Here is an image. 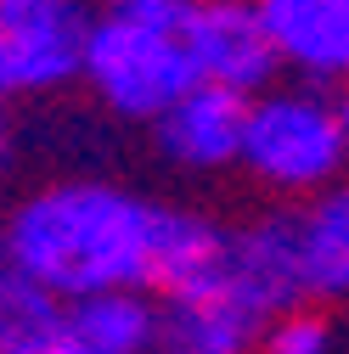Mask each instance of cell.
Returning <instances> with one entry per match:
<instances>
[{
	"instance_id": "obj_1",
	"label": "cell",
	"mask_w": 349,
	"mask_h": 354,
	"mask_svg": "<svg viewBox=\"0 0 349 354\" xmlns=\"http://www.w3.org/2000/svg\"><path fill=\"white\" fill-rule=\"evenodd\" d=\"M163 208L169 203L141 197L118 180H51L17 197L0 231L12 259L57 298H91L118 287L152 292Z\"/></svg>"
},
{
	"instance_id": "obj_2",
	"label": "cell",
	"mask_w": 349,
	"mask_h": 354,
	"mask_svg": "<svg viewBox=\"0 0 349 354\" xmlns=\"http://www.w3.org/2000/svg\"><path fill=\"white\" fill-rule=\"evenodd\" d=\"M237 169L276 203H304V197L338 186L349 174L343 91H321V84H304V79H276L271 91L248 96Z\"/></svg>"
},
{
	"instance_id": "obj_3",
	"label": "cell",
	"mask_w": 349,
	"mask_h": 354,
	"mask_svg": "<svg viewBox=\"0 0 349 354\" xmlns=\"http://www.w3.org/2000/svg\"><path fill=\"white\" fill-rule=\"evenodd\" d=\"M79 79L91 84V96L129 124H152L158 113H169L192 84L197 68L186 57L181 39V17H118V12H96L91 34H84V68Z\"/></svg>"
},
{
	"instance_id": "obj_4",
	"label": "cell",
	"mask_w": 349,
	"mask_h": 354,
	"mask_svg": "<svg viewBox=\"0 0 349 354\" xmlns=\"http://www.w3.org/2000/svg\"><path fill=\"white\" fill-rule=\"evenodd\" d=\"M91 6L84 0H0V51L12 96H51L79 79Z\"/></svg>"
},
{
	"instance_id": "obj_5",
	"label": "cell",
	"mask_w": 349,
	"mask_h": 354,
	"mask_svg": "<svg viewBox=\"0 0 349 354\" xmlns=\"http://www.w3.org/2000/svg\"><path fill=\"white\" fill-rule=\"evenodd\" d=\"M226 292H237L259 321H276L287 309L310 304L304 287V259H298V208L276 203L248 214L242 225H231V270H226Z\"/></svg>"
},
{
	"instance_id": "obj_6",
	"label": "cell",
	"mask_w": 349,
	"mask_h": 354,
	"mask_svg": "<svg viewBox=\"0 0 349 354\" xmlns=\"http://www.w3.org/2000/svg\"><path fill=\"white\" fill-rule=\"evenodd\" d=\"M181 39H186V57L197 68V84L259 96L282 79L276 46H271L265 23H259L253 0H237V6H203V0H192L181 12Z\"/></svg>"
},
{
	"instance_id": "obj_7",
	"label": "cell",
	"mask_w": 349,
	"mask_h": 354,
	"mask_svg": "<svg viewBox=\"0 0 349 354\" xmlns=\"http://www.w3.org/2000/svg\"><path fill=\"white\" fill-rule=\"evenodd\" d=\"M287 79L349 91V0H253Z\"/></svg>"
},
{
	"instance_id": "obj_8",
	"label": "cell",
	"mask_w": 349,
	"mask_h": 354,
	"mask_svg": "<svg viewBox=\"0 0 349 354\" xmlns=\"http://www.w3.org/2000/svg\"><path fill=\"white\" fill-rule=\"evenodd\" d=\"M242 124H248V96L220 91V84H192L169 113L152 118V141L174 169L220 174L237 169L242 158Z\"/></svg>"
},
{
	"instance_id": "obj_9",
	"label": "cell",
	"mask_w": 349,
	"mask_h": 354,
	"mask_svg": "<svg viewBox=\"0 0 349 354\" xmlns=\"http://www.w3.org/2000/svg\"><path fill=\"white\" fill-rule=\"evenodd\" d=\"M163 337V304L147 287H118L68 298L57 354H158Z\"/></svg>"
},
{
	"instance_id": "obj_10",
	"label": "cell",
	"mask_w": 349,
	"mask_h": 354,
	"mask_svg": "<svg viewBox=\"0 0 349 354\" xmlns=\"http://www.w3.org/2000/svg\"><path fill=\"white\" fill-rule=\"evenodd\" d=\"M231 270V225H220L214 214L197 208H163V236H158V270H152V292L163 304L181 298H208L226 287Z\"/></svg>"
},
{
	"instance_id": "obj_11",
	"label": "cell",
	"mask_w": 349,
	"mask_h": 354,
	"mask_svg": "<svg viewBox=\"0 0 349 354\" xmlns=\"http://www.w3.org/2000/svg\"><path fill=\"white\" fill-rule=\"evenodd\" d=\"M259 337H265V321H259L237 292L220 287L208 298L163 304L158 354H259Z\"/></svg>"
},
{
	"instance_id": "obj_12",
	"label": "cell",
	"mask_w": 349,
	"mask_h": 354,
	"mask_svg": "<svg viewBox=\"0 0 349 354\" xmlns=\"http://www.w3.org/2000/svg\"><path fill=\"white\" fill-rule=\"evenodd\" d=\"M293 208H298V259L310 304H349V174Z\"/></svg>"
},
{
	"instance_id": "obj_13",
	"label": "cell",
	"mask_w": 349,
	"mask_h": 354,
	"mask_svg": "<svg viewBox=\"0 0 349 354\" xmlns=\"http://www.w3.org/2000/svg\"><path fill=\"white\" fill-rule=\"evenodd\" d=\"M62 309L68 298H57L46 281H34L12 259L6 231H0V354H57Z\"/></svg>"
},
{
	"instance_id": "obj_14",
	"label": "cell",
	"mask_w": 349,
	"mask_h": 354,
	"mask_svg": "<svg viewBox=\"0 0 349 354\" xmlns=\"http://www.w3.org/2000/svg\"><path fill=\"white\" fill-rule=\"evenodd\" d=\"M338 348V326L321 304H298L287 315H276L259 337V354H332Z\"/></svg>"
},
{
	"instance_id": "obj_15",
	"label": "cell",
	"mask_w": 349,
	"mask_h": 354,
	"mask_svg": "<svg viewBox=\"0 0 349 354\" xmlns=\"http://www.w3.org/2000/svg\"><path fill=\"white\" fill-rule=\"evenodd\" d=\"M102 12H118V17H163V23H174L192 0H96Z\"/></svg>"
},
{
	"instance_id": "obj_16",
	"label": "cell",
	"mask_w": 349,
	"mask_h": 354,
	"mask_svg": "<svg viewBox=\"0 0 349 354\" xmlns=\"http://www.w3.org/2000/svg\"><path fill=\"white\" fill-rule=\"evenodd\" d=\"M6 169H12V118L0 107V180H6Z\"/></svg>"
},
{
	"instance_id": "obj_17",
	"label": "cell",
	"mask_w": 349,
	"mask_h": 354,
	"mask_svg": "<svg viewBox=\"0 0 349 354\" xmlns=\"http://www.w3.org/2000/svg\"><path fill=\"white\" fill-rule=\"evenodd\" d=\"M12 96V73H6V51H0V102Z\"/></svg>"
},
{
	"instance_id": "obj_18",
	"label": "cell",
	"mask_w": 349,
	"mask_h": 354,
	"mask_svg": "<svg viewBox=\"0 0 349 354\" xmlns=\"http://www.w3.org/2000/svg\"><path fill=\"white\" fill-rule=\"evenodd\" d=\"M203 6H237V0H203Z\"/></svg>"
},
{
	"instance_id": "obj_19",
	"label": "cell",
	"mask_w": 349,
	"mask_h": 354,
	"mask_svg": "<svg viewBox=\"0 0 349 354\" xmlns=\"http://www.w3.org/2000/svg\"><path fill=\"white\" fill-rule=\"evenodd\" d=\"M343 124H349V91H343Z\"/></svg>"
}]
</instances>
